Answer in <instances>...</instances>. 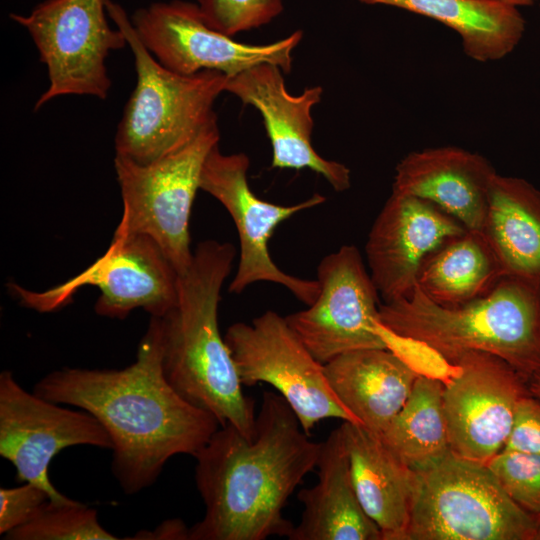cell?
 <instances>
[{"label": "cell", "instance_id": "1", "mask_svg": "<svg viewBox=\"0 0 540 540\" xmlns=\"http://www.w3.org/2000/svg\"><path fill=\"white\" fill-rule=\"evenodd\" d=\"M33 392L85 410L102 424L113 443L112 472L129 495L150 487L171 457L194 456L221 426L165 378L159 317L150 318L131 365L58 369L41 378Z\"/></svg>", "mask_w": 540, "mask_h": 540}, {"label": "cell", "instance_id": "2", "mask_svg": "<svg viewBox=\"0 0 540 540\" xmlns=\"http://www.w3.org/2000/svg\"><path fill=\"white\" fill-rule=\"evenodd\" d=\"M320 447L287 401L265 391L252 438L226 424L194 455L205 513L190 528V540L288 538L295 525L283 509L317 467Z\"/></svg>", "mask_w": 540, "mask_h": 540}, {"label": "cell", "instance_id": "3", "mask_svg": "<svg viewBox=\"0 0 540 540\" xmlns=\"http://www.w3.org/2000/svg\"><path fill=\"white\" fill-rule=\"evenodd\" d=\"M236 250L216 240L200 242L179 274L175 305L161 320L162 369L169 384L189 403L252 438L254 401L243 392L230 349L218 326L221 290Z\"/></svg>", "mask_w": 540, "mask_h": 540}, {"label": "cell", "instance_id": "4", "mask_svg": "<svg viewBox=\"0 0 540 540\" xmlns=\"http://www.w3.org/2000/svg\"><path fill=\"white\" fill-rule=\"evenodd\" d=\"M379 321L452 362L466 352L495 355L528 381L540 375V286L504 276L486 294L457 306L433 302L416 287L381 303Z\"/></svg>", "mask_w": 540, "mask_h": 540}, {"label": "cell", "instance_id": "5", "mask_svg": "<svg viewBox=\"0 0 540 540\" xmlns=\"http://www.w3.org/2000/svg\"><path fill=\"white\" fill-rule=\"evenodd\" d=\"M107 13L125 35L136 70L135 88L116 128L115 155L149 164L186 145L217 118L213 106L227 76L214 70L192 75L169 70L138 38L121 5L108 0Z\"/></svg>", "mask_w": 540, "mask_h": 540}, {"label": "cell", "instance_id": "6", "mask_svg": "<svg viewBox=\"0 0 540 540\" xmlns=\"http://www.w3.org/2000/svg\"><path fill=\"white\" fill-rule=\"evenodd\" d=\"M537 526L487 464L451 451L415 472L407 540H534Z\"/></svg>", "mask_w": 540, "mask_h": 540}, {"label": "cell", "instance_id": "7", "mask_svg": "<svg viewBox=\"0 0 540 540\" xmlns=\"http://www.w3.org/2000/svg\"><path fill=\"white\" fill-rule=\"evenodd\" d=\"M219 140L216 118L186 145L149 164L114 158L122 198L115 232L151 237L179 274L192 261L191 210L204 163Z\"/></svg>", "mask_w": 540, "mask_h": 540}, {"label": "cell", "instance_id": "8", "mask_svg": "<svg viewBox=\"0 0 540 540\" xmlns=\"http://www.w3.org/2000/svg\"><path fill=\"white\" fill-rule=\"evenodd\" d=\"M107 1L45 0L28 15H9L28 31L47 68L49 85L35 110L61 96L109 95L106 59L128 43L120 28L109 25Z\"/></svg>", "mask_w": 540, "mask_h": 540}, {"label": "cell", "instance_id": "9", "mask_svg": "<svg viewBox=\"0 0 540 540\" xmlns=\"http://www.w3.org/2000/svg\"><path fill=\"white\" fill-rule=\"evenodd\" d=\"M179 273L161 247L143 234L114 232L107 250L88 268L43 292L10 284L11 293L27 308L52 312L67 305L84 286L99 290L95 312L125 319L142 308L151 317H163L176 303Z\"/></svg>", "mask_w": 540, "mask_h": 540}, {"label": "cell", "instance_id": "10", "mask_svg": "<svg viewBox=\"0 0 540 540\" xmlns=\"http://www.w3.org/2000/svg\"><path fill=\"white\" fill-rule=\"evenodd\" d=\"M224 339L242 385L274 387L307 434L327 418L359 424L331 389L324 364L312 355L286 317L267 310L250 324L229 326Z\"/></svg>", "mask_w": 540, "mask_h": 540}, {"label": "cell", "instance_id": "11", "mask_svg": "<svg viewBox=\"0 0 540 540\" xmlns=\"http://www.w3.org/2000/svg\"><path fill=\"white\" fill-rule=\"evenodd\" d=\"M249 165L246 154H224L217 145L209 153L201 173L200 189L224 206L239 237V263L228 290L232 294H241L253 283L271 282L287 288L309 306L319 294L318 281L293 276L280 269L271 258L269 241L282 222L323 204L326 197L315 193L292 205L265 201L256 196L249 186Z\"/></svg>", "mask_w": 540, "mask_h": 540}, {"label": "cell", "instance_id": "12", "mask_svg": "<svg viewBox=\"0 0 540 540\" xmlns=\"http://www.w3.org/2000/svg\"><path fill=\"white\" fill-rule=\"evenodd\" d=\"M130 20L151 54L183 75L214 70L232 77L263 63L289 73L292 52L303 38L302 30H296L273 43H241L211 28L197 4L182 0L152 3L137 9Z\"/></svg>", "mask_w": 540, "mask_h": 540}, {"label": "cell", "instance_id": "13", "mask_svg": "<svg viewBox=\"0 0 540 540\" xmlns=\"http://www.w3.org/2000/svg\"><path fill=\"white\" fill-rule=\"evenodd\" d=\"M76 445L113 448L109 434L92 414L28 392L11 371L1 372L0 455L14 465L19 481L39 486L53 503H73L51 483L48 467L60 451Z\"/></svg>", "mask_w": 540, "mask_h": 540}, {"label": "cell", "instance_id": "14", "mask_svg": "<svg viewBox=\"0 0 540 540\" xmlns=\"http://www.w3.org/2000/svg\"><path fill=\"white\" fill-rule=\"evenodd\" d=\"M316 280V300L286 320L318 361L325 364L354 350L386 348L377 333L379 293L357 247L343 245L326 255Z\"/></svg>", "mask_w": 540, "mask_h": 540}, {"label": "cell", "instance_id": "15", "mask_svg": "<svg viewBox=\"0 0 540 540\" xmlns=\"http://www.w3.org/2000/svg\"><path fill=\"white\" fill-rule=\"evenodd\" d=\"M461 371L444 386L443 406L451 451L487 464L511 433L528 380L503 359L484 352L460 354Z\"/></svg>", "mask_w": 540, "mask_h": 540}, {"label": "cell", "instance_id": "16", "mask_svg": "<svg viewBox=\"0 0 540 540\" xmlns=\"http://www.w3.org/2000/svg\"><path fill=\"white\" fill-rule=\"evenodd\" d=\"M280 67L263 63L227 77L225 91L261 114L272 146L271 168L310 169L321 175L337 192L351 186V174L342 163L321 157L313 148L312 108L320 102L323 89L308 87L290 94Z\"/></svg>", "mask_w": 540, "mask_h": 540}, {"label": "cell", "instance_id": "17", "mask_svg": "<svg viewBox=\"0 0 540 540\" xmlns=\"http://www.w3.org/2000/svg\"><path fill=\"white\" fill-rule=\"evenodd\" d=\"M466 230L432 203L392 191L365 244L369 272L383 302L411 296L428 255Z\"/></svg>", "mask_w": 540, "mask_h": 540}, {"label": "cell", "instance_id": "18", "mask_svg": "<svg viewBox=\"0 0 540 540\" xmlns=\"http://www.w3.org/2000/svg\"><path fill=\"white\" fill-rule=\"evenodd\" d=\"M496 170L484 156L455 146L413 151L395 168L392 191L426 200L467 230H482Z\"/></svg>", "mask_w": 540, "mask_h": 540}, {"label": "cell", "instance_id": "19", "mask_svg": "<svg viewBox=\"0 0 540 540\" xmlns=\"http://www.w3.org/2000/svg\"><path fill=\"white\" fill-rule=\"evenodd\" d=\"M317 468L318 482L297 494L304 509L288 539L383 540L357 497L340 427L321 442Z\"/></svg>", "mask_w": 540, "mask_h": 540}, {"label": "cell", "instance_id": "20", "mask_svg": "<svg viewBox=\"0 0 540 540\" xmlns=\"http://www.w3.org/2000/svg\"><path fill=\"white\" fill-rule=\"evenodd\" d=\"M357 497L383 540H407L415 472L362 425L340 426Z\"/></svg>", "mask_w": 540, "mask_h": 540}, {"label": "cell", "instance_id": "21", "mask_svg": "<svg viewBox=\"0 0 540 540\" xmlns=\"http://www.w3.org/2000/svg\"><path fill=\"white\" fill-rule=\"evenodd\" d=\"M324 371L342 405L376 435L404 406L418 378L386 348L344 353L325 363Z\"/></svg>", "mask_w": 540, "mask_h": 540}, {"label": "cell", "instance_id": "22", "mask_svg": "<svg viewBox=\"0 0 540 540\" xmlns=\"http://www.w3.org/2000/svg\"><path fill=\"white\" fill-rule=\"evenodd\" d=\"M505 276L540 286V191L498 173L492 179L481 230Z\"/></svg>", "mask_w": 540, "mask_h": 540}, {"label": "cell", "instance_id": "23", "mask_svg": "<svg viewBox=\"0 0 540 540\" xmlns=\"http://www.w3.org/2000/svg\"><path fill=\"white\" fill-rule=\"evenodd\" d=\"M358 1L393 6L443 23L460 36L463 52L478 62L506 57L525 31V19L518 8L498 0Z\"/></svg>", "mask_w": 540, "mask_h": 540}, {"label": "cell", "instance_id": "24", "mask_svg": "<svg viewBox=\"0 0 540 540\" xmlns=\"http://www.w3.org/2000/svg\"><path fill=\"white\" fill-rule=\"evenodd\" d=\"M504 276L482 232L466 230L428 255L417 288L439 305L457 306L486 294Z\"/></svg>", "mask_w": 540, "mask_h": 540}, {"label": "cell", "instance_id": "25", "mask_svg": "<svg viewBox=\"0 0 540 540\" xmlns=\"http://www.w3.org/2000/svg\"><path fill=\"white\" fill-rule=\"evenodd\" d=\"M443 391L442 383L418 377L404 406L378 435L414 472L436 465L451 452Z\"/></svg>", "mask_w": 540, "mask_h": 540}, {"label": "cell", "instance_id": "26", "mask_svg": "<svg viewBox=\"0 0 540 540\" xmlns=\"http://www.w3.org/2000/svg\"><path fill=\"white\" fill-rule=\"evenodd\" d=\"M8 540H117L99 522L97 511L74 501H48L27 523L4 536Z\"/></svg>", "mask_w": 540, "mask_h": 540}, {"label": "cell", "instance_id": "27", "mask_svg": "<svg viewBox=\"0 0 540 540\" xmlns=\"http://www.w3.org/2000/svg\"><path fill=\"white\" fill-rule=\"evenodd\" d=\"M487 465L517 505L540 516V455L503 449Z\"/></svg>", "mask_w": 540, "mask_h": 540}, {"label": "cell", "instance_id": "28", "mask_svg": "<svg viewBox=\"0 0 540 540\" xmlns=\"http://www.w3.org/2000/svg\"><path fill=\"white\" fill-rule=\"evenodd\" d=\"M205 22L233 37L271 22L284 9V0H197Z\"/></svg>", "mask_w": 540, "mask_h": 540}, {"label": "cell", "instance_id": "29", "mask_svg": "<svg viewBox=\"0 0 540 540\" xmlns=\"http://www.w3.org/2000/svg\"><path fill=\"white\" fill-rule=\"evenodd\" d=\"M377 333L386 349L395 354L418 377L435 380L446 386L461 371L458 364L448 361L431 346L418 339L399 335L380 321Z\"/></svg>", "mask_w": 540, "mask_h": 540}, {"label": "cell", "instance_id": "30", "mask_svg": "<svg viewBox=\"0 0 540 540\" xmlns=\"http://www.w3.org/2000/svg\"><path fill=\"white\" fill-rule=\"evenodd\" d=\"M50 501L49 494L39 486L24 482L12 488H0V535L30 521Z\"/></svg>", "mask_w": 540, "mask_h": 540}, {"label": "cell", "instance_id": "31", "mask_svg": "<svg viewBox=\"0 0 540 540\" xmlns=\"http://www.w3.org/2000/svg\"><path fill=\"white\" fill-rule=\"evenodd\" d=\"M503 449L540 455V398L530 393L520 400Z\"/></svg>", "mask_w": 540, "mask_h": 540}, {"label": "cell", "instance_id": "32", "mask_svg": "<svg viewBox=\"0 0 540 540\" xmlns=\"http://www.w3.org/2000/svg\"><path fill=\"white\" fill-rule=\"evenodd\" d=\"M130 539L190 540V528L182 520H166L153 531L139 532Z\"/></svg>", "mask_w": 540, "mask_h": 540}, {"label": "cell", "instance_id": "33", "mask_svg": "<svg viewBox=\"0 0 540 540\" xmlns=\"http://www.w3.org/2000/svg\"><path fill=\"white\" fill-rule=\"evenodd\" d=\"M528 385L531 394L540 398V375L532 377Z\"/></svg>", "mask_w": 540, "mask_h": 540}, {"label": "cell", "instance_id": "34", "mask_svg": "<svg viewBox=\"0 0 540 540\" xmlns=\"http://www.w3.org/2000/svg\"><path fill=\"white\" fill-rule=\"evenodd\" d=\"M502 3H505L510 6L519 7V6H529L535 3L537 0H498Z\"/></svg>", "mask_w": 540, "mask_h": 540}, {"label": "cell", "instance_id": "35", "mask_svg": "<svg viewBox=\"0 0 540 540\" xmlns=\"http://www.w3.org/2000/svg\"><path fill=\"white\" fill-rule=\"evenodd\" d=\"M534 540H540V516L538 517V526H537Z\"/></svg>", "mask_w": 540, "mask_h": 540}]
</instances>
